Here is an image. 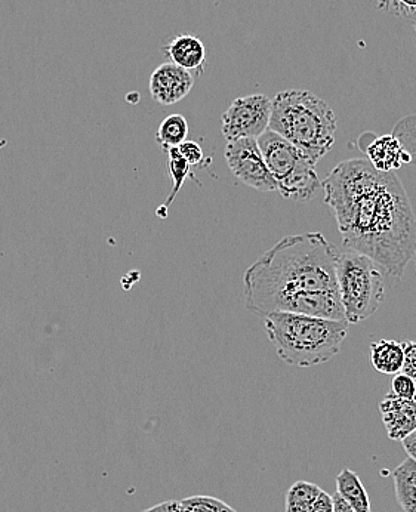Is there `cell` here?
<instances>
[{
    "mask_svg": "<svg viewBox=\"0 0 416 512\" xmlns=\"http://www.w3.org/2000/svg\"><path fill=\"white\" fill-rule=\"evenodd\" d=\"M345 249L369 256L385 273L402 279L416 252V215L393 172L369 160H344L322 183Z\"/></svg>",
    "mask_w": 416,
    "mask_h": 512,
    "instance_id": "obj_1",
    "label": "cell"
},
{
    "mask_svg": "<svg viewBox=\"0 0 416 512\" xmlns=\"http://www.w3.org/2000/svg\"><path fill=\"white\" fill-rule=\"evenodd\" d=\"M338 249L317 233L283 237L243 274L249 313H297L345 320L337 280Z\"/></svg>",
    "mask_w": 416,
    "mask_h": 512,
    "instance_id": "obj_2",
    "label": "cell"
},
{
    "mask_svg": "<svg viewBox=\"0 0 416 512\" xmlns=\"http://www.w3.org/2000/svg\"><path fill=\"white\" fill-rule=\"evenodd\" d=\"M347 320L297 313L264 317L268 341L277 357L289 366L313 367L334 359L348 335Z\"/></svg>",
    "mask_w": 416,
    "mask_h": 512,
    "instance_id": "obj_3",
    "label": "cell"
},
{
    "mask_svg": "<svg viewBox=\"0 0 416 512\" xmlns=\"http://www.w3.org/2000/svg\"><path fill=\"white\" fill-rule=\"evenodd\" d=\"M337 129V114L313 92L286 89L271 100L270 131L303 150L316 165L334 146Z\"/></svg>",
    "mask_w": 416,
    "mask_h": 512,
    "instance_id": "obj_4",
    "label": "cell"
},
{
    "mask_svg": "<svg viewBox=\"0 0 416 512\" xmlns=\"http://www.w3.org/2000/svg\"><path fill=\"white\" fill-rule=\"evenodd\" d=\"M377 262L359 252L338 251L337 280L345 320L365 322L377 313L385 299L384 277Z\"/></svg>",
    "mask_w": 416,
    "mask_h": 512,
    "instance_id": "obj_5",
    "label": "cell"
},
{
    "mask_svg": "<svg viewBox=\"0 0 416 512\" xmlns=\"http://www.w3.org/2000/svg\"><path fill=\"white\" fill-rule=\"evenodd\" d=\"M258 144L280 196L294 202L313 199L316 191L322 187L316 163L303 150L270 129L258 138Z\"/></svg>",
    "mask_w": 416,
    "mask_h": 512,
    "instance_id": "obj_6",
    "label": "cell"
},
{
    "mask_svg": "<svg viewBox=\"0 0 416 512\" xmlns=\"http://www.w3.org/2000/svg\"><path fill=\"white\" fill-rule=\"evenodd\" d=\"M271 100L265 94L236 98L223 114L221 131L228 141L260 138L270 129Z\"/></svg>",
    "mask_w": 416,
    "mask_h": 512,
    "instance_id": "obj_7",
    "label": "cell"
},
{
    "mask_svg": "<svg viewBox=\"0 0 416 512\" xmlns=\"http://www.w3.org/2000/svg\"><path fill=\"white\" fill-rule=\"evenodd\" d=\"M224 157L228 169L239 183L261 193L277 191L276 181L265 163L257 138L228 141Z\"/></svg>",
    "mask_w": 416,
    "mask_h": 512,
    "instance_id": "obj_8",
    "label": "cell"
},
{
    "mask_svg": "<svg viewBox=\"0 0 416 512\" xmlns=\"http://www.w3.org/2000/svg\"><path fill=\"white\" fill-rule=\"evenodd\" d=\"M194 77L174 63L160 64L150 76V94L160 106H174L190 94Z\"/></svg>",
    "mask_w": 416,
    "mask_h": 512,
    "instance_id": "obj_9",
    "label": "cell"
},
{
    "mask_svg": "<svg viewBox=\"0 0 416 512\" xmlns=\"http://www.w3.org/2000/svg\"><path fill=\"white\" fill-rule=\"evenodd\" d=\"M388 439L403 441L416 431V400H403L387 394L379 403Z\"/></svg>",
    "mask_w": 416,
    "mask_h": 512,
    "instance_id": "obj_10",
    "label": "cell"
},
{
    "mask_svg": "<svg viewBox=\"0 0 416 512\" xmlns=\"http://www.w3.org/2000/svg\"><path fill=\"white\" fill-rule=\"evenodd\" d=\"M365 153L371 165L379 172H394L405 163H412L411 154L394 134L374 137L365 148Z\"/></svg>",
    "mask_w": 416,
    "mask_h": 512,
    "instance_id": "obj_11",
    "label": "cell"
},
{
    "mask_svg": "<svg viewBox=\"0 0 416 512\" xmlns=\"http://www.w3.org/2000/svg\"><path fill=\"white\" fill-rule=\"evenodd\" d=\"M165 54L171 63L189 70H202L206 63V48L199 37L180 35L166 45Z\"/></svg>",
    "mask_w": 416,
    "mask_h": 512,
    "instance_id": "obj_12",
    "label": "cell"
},
{
    "mask_svg": "<svg viewBox=\"0 0 416 512\" xmlns=\"http://www.w3.org/2000/svg\"><path fill=\"white\" fill-rule=\"evenodd\" d=\"M369 362L382 375H397L402 372L405 363L403 342L394 339H382L374 342L369 351Z\"/></svg>",
    "mask_w": 416,
    "mask_h": 512,
    "instance_id": "obj_13",
    "label": "cell"
},
{
    "mask_svg": "<svg viewBox=\"0 0 416 512\" xmlns=\"http://www.w3.org/2000/svg\"><path fill=\"white\" fill-rule=\"evenodd\" d=\"M397 502L405 512H416V461L408 458L393 471Z\"/></svg>",
    "mask_w": 416,
    "mask_h": 512,
    "instance_id": "obj_14",
    "label": "cell"
},
{
    "mask_svg": "<svg viewBox=\"0 0 416 512\" xmlns=\"http://www.w3.org/2000/svg\"><path fill=\"white\" fill-rule=\"evenodd\" d=\"M335 481H337V492L351 505L354 512H372L368 492L354 471L345 468L338 474Z\"/></svg>",
    "mask_w": 416,
    "mask_h": 512,
    "instance_id": "obj_15",
    "label": "cell"
},
{
    "mask_svg": "<svg viewBox=\"0 0 416 512\" xmlns=\"http://www.w3.org/2000/svg\"><path fill=\"white\" fill-rule=\"evenodd\" d=\"M187 137H189V123L181 114H171L166 117L157 129V143L165 151L180 147L181 144L186 143Z\"/></svg>",
    "mask_w": 416,
    "mask_h": 512,
    "instance_id": "obj_16",
    "label": "cell"
},
{
    "mask_svg": "<svg viewBox=\"0 0 416 512\" xmlns=\"http://www.w3.org/2000/svg\"><path fill=\"white\" fill-rule=\"evenodd\" d=\"M322 492L323 490L317 484L310 481H295L286 492L285 512H311L314 502Z\"/></svg>",
    "mask_w": 416,
    "mask_h": 512,
    "instance_id": "obj_17",
    "label": "cell"
},
{
    "mask_svg": "<svg viewBox=\"0 0 416 512\" xmlns=\"http://www.w3.org/2000/svg\"><path fill=\"white\" fill-rule=\"evenodd\" d=\"M168 157L169 175L172 178V191L169 193L168 200L159 208L166 212H168V208L174 203V200L177 199L178 193H180L181 188H183L184 183L189 178L191 168L190 163L184 159L178 147L169 148Z\"/></svg>",
    "mask_w": 416,
    "mask_h": 512,
    "instance_id": "obj_18",
    "label": "cell"
},
{
    "mask_svg": "<svg viewBox=\"0 0 416 512\" xmlns=\"http://www.w3.org/2000/svg\"><path fill=\"white\" fill-rule=\"evenodd\" d=\"M180 502L183 512H237L226 502L212 496H190Z\"/></svg>",
    "mask_w": 416,
    "mask_h": 512,
    "instance_id": "obj_19",
    "label": "cell"
},
{
    "mask_svg": "<svg viewBox=\"0 0 416 512\" xmlns=\"http://www.w3.org/2000/svg\"><path fill=\"white\" fill-rule=\"evenodd\" d=\"M391 394L403 400H416V381L405 373H397L391 381Z\"/></svg>",
    "mask_w": 416,
    "mask_h": 512,
    "instance_id": "obj_20",
    "label": "cell"
},
{
    "mask_svg": "<svg viewBox=\"0 0 416 512\" xmlns=\"http://www.w3.org/2000/svg\"><path fill=\"white\" fill-rule=\"evenodd\" d=\"M379 8L399 17L412 18L416 20V0H377Z\"/></svg>",
    "mask_w": 416,
    "mask_h": 512,
    "instance_id": "obj_21",
    "label": "cell"
},
{
    "mask_svg": "<svg viewBox=\"0 0 416 512\" xmlns=\"http://www.w3.org/2000/svg\"><path fill=\"white\" fill-rule=\"evenodd\" d=\"M178 150L183 154L184 159L190 163V166L200 165L203 162V157H205L203 156L202 147L194 141H186L178 147Z\"/></svg>",
    "mask_w": 416,
    "mask_h": 512,
    "instance_id": "obj_22",
    "label": "cell"
},
{
    "mask_svg": "<svg viewBox=\"0 0 416 512\" xmlns=\"http://www.w3.org/2000/svg\"><path fill=\"white\" fill-rule=\"evenodd\" d=\"M403 350H405V363H403L402 373L416 381V341L403 342Z\"/></svg>",
    "mask_w": 416,
    "mask_h": 512,
    "instance_id": "obj_23",
    "label": "cell"
},
{
    "mask_svg": "<svg viewBox=\"0 0 416 512\" xmlns=\"http://www.w3.org/2000/svg\"><path fill=\"white\" fill-rule=\"evenodd\" d=\"M334 510V496L329 495V493H326L325 490H323V492L320 493L319 498H317V501L314 502L313 510H311V512H334Z\"/></svg>",
    "mask_w": 416,
    "mask_h": 512,
    "instance_id": "obj_24",
    "label": "cell"
},
{
    "mask_svg": "<svg viewBox=\"0 0 416 512\" xmlns=\"http://www.w3.org/2000/svg\"><path fill=\"white\" fill-rule=\"evenodd\" d=\"M143 512H183V508H181L180 501H166L162 502V504L154 505V507Z\"/></svg>",
    "mask_w": 416,
    "mask_h": 512,
    "instance_id": "obj_25",
    "label": "cell"
},
{
    "mask_svg": "<svg viewBox=\"0 0 416 512\" xmlns=\"http://www.w3.org/2000/svg\"><path fill=\"white\" fill-rule=\"evenodd\" d=\"M402 446L405 452L408 453L409 458L416 461V431L402 441Z\"/></svg>",
    "mask_w": 416,
    "mask_h": 512,
    "instance_id": "obj_26",
    "label": "cell"
},
{
    "mask_svg": "<svg viewBox=\"0 0 416 512\" xmlns=\"http://www.w3.org/2000/svg\"><path fill=\"white\" fill-rule=\"evenodd\" d=\"M334 505V512H354L353 508H351V505L348 504V502L345 501V499L342 498L338 492L334 495Z\"/></svg>",
    "mask_w": 416,
    "mask_h": 512,
    "instance_id": "obj_27",
    "label": "cell"
},
{
    "mask_svg": "<svg viewBox=\"0 0 416 512\" xmlns=\"http://www.w3.org/2000/svg\"><path fill=\"white\" fill-rule=\"evenodd\" d=\"M414 259H415V270H416V252H415Z\"/></svg>",
    "mask_w": 416,
    "mask_h": 512,
    "instance_id": "obj_28",
    "label": "cell"
},
{
    "mask_svg": "<svg viewBox=\"0 0 416 512\" xmlns=\"http://www.w3.org/2000/svg\"><path fill=\"white\" fill-rule=\"evenodd\" d=\"M415 32H416V20H415Z\"/></svg>",
    "mask_w": 416,
    "mask_h": 512,
    "instance_id": "obj_29",
    "label": "cell"
}]
</instances>
